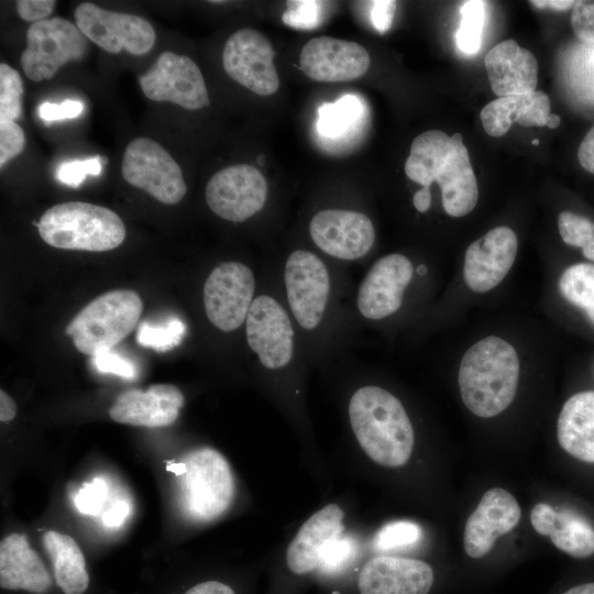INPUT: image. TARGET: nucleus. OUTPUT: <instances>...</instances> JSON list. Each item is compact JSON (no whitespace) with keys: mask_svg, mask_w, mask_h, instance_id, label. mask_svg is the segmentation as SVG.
I'll use <instances>...</instances> for the list:
<instances>
[{"mask_svg":"<svg viewBox=\"0 0 594 594\" xmlns=\"http://www.w3.org/2000/svg\"><path fill=\"white\" fill-rule=\"evenodd\" d=\"M404 168L407 177L422 187L438 183L449 216L463 217L475 208L477 183L460 133L448 135L429 130L419 134L411 143Z\"/></svg>","mask_w":594,"mask_h":594,"instance_id":"obj_1","label":"nucleus"},{"mask_svg":"<svg viewBox=\"0 0 594 594\" xmlns=\"http://www.w3.org/2000/svg\"><path fill=\"white\" fill-rule=\"evenodd\" d=\"M349 417L363 451L387 468L405 465L413 453L410 419L393 394L378 386H363L351 397Z\"/></svg>","mask_w":594,"mask_h":594,"instance_id":"obj_2","label":"nucleus"},{"mask_svg":"<svg viewBox=\"0 0 594 594\" xmlns=\"http://www.w3.org/2000/svg\"><path fill=\"white\" fill-rule=\"evenodd\" d=\"M519 381V359L514 346L491 336L474 343L459 367V388L465 407L475 416L491 418L514 400Z\"/></svg>","mask_w":594,"mask_h":594,"instance_id":"obj_3","label":"nucleus"},{"mask_svg":"<svg viewBox=\"0 0 594 594\" xmlns=\"http://www.w3.org/2000/svg\"><path fill=\"white\" fill-rule=\"evenodd\" d=\"M48 245L89 252L118 248L125 239V226L112 210L84 201H68L48 208L37 224Z\"/></svg>","mask_w":594,"mask_h":594,"instance_id":"obj_4","label":"nucleus"},{"mask_svg":"<svg viewBox=\"0 0 594 594\" xmlns=\"http://www.w3.org/2000/svg\"><path fill=\"white\" fill-rule=\"evenodd\" d=\"M168 469L180 476V505L191 520H212L231 505L233 475L228 461L218 451L210 448L194 450Z\"/></svg>","mask_w":594,"mask_h":594,"instance_id":"obj_5","label":"nucleus"},{"mask_svg":"<svg viewBox=\"0 0 594 594\" xmlns=\"http://www.w3.org/2000/svg\"><path fill=\"white\" fill-rule=\"evenodd\" d=\"M143 309L131 289L105 293L85 306L66 327L75 348L87 355L111 350L130 334Z\"/></svg>","mask_w":594,"mask_h":594,"instance_id":"obj_6","label":"nucleus"},{"mask_svg":"<svg viewBox=\"0 0 594 594\" xmlns=\"http://www.w3.org/2000/svg\"><path fill=\"white\" fill-rule=\"evenodd\" d=\"M87 40L76 24L61 16L32 23L20 57L22 69L33 81L51 79L66 63L85 57Z\"/></svg>","mask_w":594,"mask_h":594,"instance_id":"obj_7","label":"nucleus"},{"mask_svg":"<svg viewBox=\"0 0 594 594\" xmlns=\"http://www.w3.org/2000/svg\"><path fill=\"white\" fill-rule=\"evenodd\" d=\"M121 174L128 184L167 205L179 202L187 191L180 166L148 138H136L127 145Z\"/></svg>","mask_w":594,"mask_h":594,"instance_id":"obj_8","label":"nucleus"},{"mask_svg":"<svg viewBox=\"0 0 594 594\" xmlns=\"http://www.w3.org/2000/svg\"><path fill=\"white\" fill-rule=\"evenodd\" d=\"M74 16L81 33L108 53L145 55L155 44V31L142 16L107 11L90 2L78 4Z\"/></svg>","mask_w":594,"mask_h":594,"instance_id":"obj_9","label":"nucleus"},{"mask_svg":"<svg viewBox=\"0 0 594 594\" xmlns=\"http://www.w3.org/2000/svg\"><path fill=\"white\" fill-rule=\"evenodd\" d=\"M138 80L144 96L154 101H168L186 110H198L210 103L198 65L185 55L163 52Z\"/></svg>","mask_w":594,"mask_h":594,"instance_id":"obj_10","label":"nucleus"},{"mask_svg":"<svg viewBox=\"0 0 594 594\" xmlns=\"http://www.w3.org/2000/svg\"><path fill=\"white\" fill-rule=\"evenodd\" d=\"M255 288L252 271L235 261L215 267L204 286V305L210 322L222 331L238 329L246 319Z\"/></svg>","mask_w":594,"mask_h":594,"instance_id":"obj_11","label":"nucleus"},{"mask_svg":"<svg viewBox=\"0 0 594 594\" xmlns=\"http://www.w3.org/2000/svg\"><path fill=\"white\" fill-rule=\"evenodd\" d=\"M274 55L275 51L264 34L254 29H241L227 40L222 64L233 80L256 95L270 96L279 87Z\"/></svg>","mask_w":594,"mask_h":594,"instance_id":"obj_12","label":"nucleus"},{"mask_svg":"<svg viewBox=\"0 0 594 594\" xmlns=\"http://www.w3.org/2000/svg\"><path fill=\"white\" fill-rule=\"evenodd\" d=\"M205 194L209 208L218 217L243 222L263 208L267 183L254 166L237 164L213 174Z\"/></svg>","mask_w":594,"mask_h":594,"instance_id":"obj_13","label":"nucleus"},{"mask_svg":"<svg viewBox=\"0 0 594 594\" xmlns=\"http://www.w3.org/2000/svg\"><path fill=\"white\" fill-rule=\"evenodd\" d=\"M284 279L290 310L306 330L321 321L330 293V277L324 263L314 253L296 250L287 258Z\"/></svg>","mask_w":594,"mask_h":594,"instance_id":"obj_14","label":"nucleus"},{"mask_svg":"<svg viewBox=\"0 0 594 594\" xmlns=\"http://www.w3.org/2000/svg\"><path fill=\"white\" fill-rule=\"evenodd\" d=\"M246 340L261 364L268 370L286 366L294 353V329L273 297H256L245 319Z\"/></svg>","mask_w":594,"mask_h":594,"instance_id":"obj_15","label":"nucleus"},{"mask_svg":"<svg viewBox=\"0 0 594 594\" xmlns=\"http://www.w3.org/2000/svg\"><path fill=\"white\" fill-rule=\"evenodd\" d=\"M310 237L324 253L341 260H356L373 246L375 230L371 219L358 211L326 209L310 222Z\"/></svg>","mask_w":594,"mask_h":594,"instance_id":"obj_16","label":"nucleus"},{"mask_svg":"<svg viewBox=\"0 0 594 594\" xmlns=\"http://www.w3.org/2000/svg\"><path fill=\"white\" fill-rule=\"evenodd\" d=\"M411 278V262L403 254L392 253L377 260L358 290L360 314L371 320L395 314L402 306L404 292Z\"/></svg>","mask_w":594,"mask_h":594,"instance_id":"obj_17","label":"nucleus"},{"mask_svg":"<svg viewBox=\"0 0 594 594\" xmlns=\"http://www.w3.org/2000/svg\"><path fill=\"white\" fill-rule=\"evenodd\" d=\"M518 250L516 233L501 226L469 245L464 255L463 278L475 293L496 287L512 268Z\"/></svg>","mask_w":594,"mask_h":594,"instance_id":"obj_18","label":"nucleus"},{"mask_svg":"<svg viewBox=\"0 0 594 594\" xmlns=\"http://www.w3.org/2000/svg\"><path fill=\"white\" fill-rule=\"evenodd\" d=\"M370 63V55L362 45L330 36L308 41L299 57L302 72L322 82L356 79L367 72Z\"/></svg>","mask_w":594,"mask_h":594,"instance_id":"obj_19","label":"nucleus"},{"mask_svg":"<svg viewBox=\"0 0 594 594\" xmlns=\"http://www.w3.org/2000/svg\"><path fill=\"white\" fill-rule=\"evenodd\" d=\"M520 517V506L509 492L499 487L486 491L465 522V553L473 559L486 556L496 539L512 531Z\"/></svg>","mask_w":594,"mask_h":594,"instance_id":"obj_20","label":"nucleus"},{"mask_svg":"<svg viewBox=\"0 0 594 594\" xmlns=\"http://www.w3.org/2000/svg\"><path fill=\"white\" fill-rule=\"evenodd\" d=\"M432 583L433 571L429 564L395 556L372 558L358 580L361 594H427Z\"/></svg>","mask_w":594,"mask_h":594,"instance_id":"obj_21","label":"nucleus"},{"mask_svg":"<svg viewBox=\"0 0 594 594\" xmlns=\"http://www.w3.org/2000/svg\"><path fill=\"white\" fill-rule=\"evenodd\" d=\"M184 405L182 392L172 384H156L146 391L131 389L118 396L109 410L120 424L157 428L172 425Z\"/></svg>","mask_w":594,"mask_h":594,"instance_id":"obj_22","label":"nucleus"},{"mask_svg":"<svg viewBox=\"0 0 594 594\" xmlns=\"http://www.w3.org/2000/svg\"><path fill=\"white\" fill-rule=\"evenodd\" d=\"M491 88L498 97L536 91L538 63L535 55L514 40L496 44L484 58Z\"/></svg>","mask_w":594,"mask_h":594,"instance_id":"obj_23","label":"nucleus"},{"mask_svg":"<svg viewBox=\"0 0 594 594\" xmlns=\"http://www.w3.org/2000/svg\"><path fill=\"white\" fill-rule=\"evenodd\" d=\"M343 510L336 504H328L315 513L287 548L288 569L298 575L318 570L324 547L343 532Z\"/></svg>","mask_w":594,"mask_h":594,"instance_id":"obj_24","label":"nucleus"},{"mask_svg":"<svg viewBox=\"0 0 594 594\" xmlns=\"http://www.w3.org/2000/svg\"><path fill=\"white\" fill-rule=\"evenodd\" d=\"M530 521L539 535L548 536L564 553L578 559L594 554V527L579 514L538 503L531 509Z\"/></svg>","mask_w":594,"mask_h":594,"instance_id":"obj_25","label":"nucleus"},{"mask_svg":"<svg viewBox=\"0 0 594 594\" xmlns=\"http://www.w3.org/2000/svg\"><path fill=\"white\" fill-rule=\"evenodd\" d=\"M51 576L24 535L11 534L0 543V586L43 594L51 587Z\"/></svg>","mask_w":594,"mask_h":594,"instance_id":"obj_26","label":"nucleus"},{"mask_svg":"<svg viewBox=\"0 0 594 594\" xmlns=\"http://www.w3.org/2000/svg\"><path fill=\"white\" fill-rule=\"evenodd\" d=\"M550 114V100L543 91L499 97L481 110V121L491 136H502L516 122L521 127H544Z\"/></svg>","mask_w":594,"mask_h":594,"instance_id":"obj_27","label":"nucleus"},{"mask_svg":"<svg viewBox=\"0 0 594 594\" xmlns=\"http://www.w3.org/2000/svg\"><path fill=\"white\" fill-rule=\"evenodd\" d=\"M557 437L568 454L594 463V391L576 393L564 403L558 417Z\"/></svg>","mask_w":594,"mask_h":594,"instance_id":"obj_28","label":"nucleus"},{"mask_svg":"<svg viewBox=\"0 0 594 594\" xmlns=\"http://www.w3.org/2000/svg\"><path fill=\"white\" fill-rule=\"evenodd\" d=\"M43 546L51 558L57 585L65 594H82L89 584L84 554L68 535L50 530Z\"/></svg>","mask_w":594,"mask_h":594,"instance_id":"obj_29","label":"nucleus"},{"mask_svg":"<svg viewBox=\"0 0 594 594\" xmlns=\"http://www.w3.org/2000/svg\"><path fill=\"white\" fill-rule=\"evenodd\" d=\"M364 116L360 97L346 94L334 102H324L319 107L316 128L321 138L340 141L358 131Z\"/></svg>","mask_w":594,"mask_h":594,"instance_id":"obj_30","label":"nucleus"},{"mask_svg":"<svg viewBox=\"0 0 594 594\" xmlns=\"http://www.w3.org/2000/svg\"><path fill=\"white\" fill-rule=\"evenodd\" d=\"M561 296L584 312L594 324V264L576 263L566 267L558 282Z\"/></svg>","mask_w":594,"mask_h":594,"instance_id":"obj_31","label":"nucleus"},{"mask_svg":"<svg viewBox=\"0 0 594 594\" xmlns=\"http://www.w3.org/2000/svg\"><path fill=\"white\" fill-rule=\"evenodd\" d=\"M559 233L563 242L580 248L585 258L594 264V222L572 211H562L558 217Z\"/></svg>","mask_w":594,"mask_h":594,"instance_id":"obj_32","label":"nucleus"},{"mask_svg":"<svg viewBox=\"0 0 594 594\" xmlns=\"http://www.w3.org/2000/svg\"><path fill=\"white\" fill-rule=\"evenodd\" d=\"M484 1H466L461 8V23L455 34L460 51L474 54L481 47L485 19Z\"/></svg>","mask_w":594,"mask_h":594,"instance_id":"obj_33","label":"nucleus"},{"mask_svg":"<svg viewBox=\"0 0 594 594\" xmlns=\"http://www.w3.org/2000/svg\"><path fill=\"white\" fill-rule=\"evenodd\" d=\"M184 332L185 324L176 318L169 319L165 324L143 322L138 328L136 341L142 346L165 352L180 343Z\"/></svg>","mask_w":594,"mask_h":594,"instance_id":"obj_34","label":"nucleus"},{"mask_svg":"<svg viewBox=\"0 0 594 594\" xmlns=\"http://www.w3.org/2000/svg\"><path fill=\"white\" fill-rule=\"evenodd\" d=\"M23 82L18 70L0 64V121H15L22 113Z\"/></svg>","mask_w":594,"mask_h":594,"instance_id":"obj_35","label":"nucleus"},{"mask_svg":"<svg viewBox=\"0 0 594 594\" xmlns=\"http://www.w3.org/2000/svg\"><path fill=\"white\" fill-rule=\"evenodd\" d=\"M420 526L409 520H396L383 526L376 534L374 547L387 551L408 548L421 539Z\"/></svg>","mask_w":594,"mask_h":594,"instance_id":"obj_36","label":"nucleus"},{"mask_svg":"<svg viewBox=\"0 0 594 594\" xmlns=\"http://www.w3.org/2000/svg\"><path fill=\"white\" fill-rule=\"evenodd\" d=\"M355 551L354 541L341 535L324 547L318 570L327 574L337 573L350 564Z\"/></svg>","mask_w":594,"mask_h":594,"instance_id":"obj_37","label":"nucleus"},{"mask_svg":"<svg viewBox=\"0 0 594 594\" xmlns=\"http://www.w3.org/2000/svg\"><path fill=\"white\" fill-rule=\"evenodd\" d=\"M322 4L320 1H288L282 20L292 28L311 30L321 21Z\"/></svg>","mask_w":594,"mask_h":594,"instance_id":"obj_38","label":"nucleus"},{"mask_svg":"<svg viewBox=\"0 0 594 594\" xmlns=\"http://www.w3.org/2000/svg\"><path fill=\"white\" fill-rule=\"evenodd\" d=\"M102 169V157L97 155L87 160L62 163L56 169V178L70 187H78L87 175L98 176Z\"/></svg>","mask_w":594,"mask_h":594,"instance_id":"obj_39","label":"nucleus"},{"mask_svg":"<svg viewBox=\"0 0 594 594\" xmlns=\"http://www.w3.org/2000/svg\"><path fill=\"white\" fill-rule=\"evenodd\" d=\"M107 484L101 477H96L85 483L75 496L77 509L87 515H97L101 510L107 498Z\"/></svg>","mask_w":594,"mask_h":594,"instance_id":"obj_40","label":"nucleus"},{"mask_svg":"<svg viewBox=\"0 0 594 594\" xmlns=\"http://www.w3.org/2000/svg\"><path fill=\"white\" fill-rule=\"evenodd\" d=\"M25 135L22 128L11 120L0 121V167L16 157L24 148Z\"/></svg>","mask_w":594,"mask_h":594,"instance_id":"obj_41","label":"nucleus"},{"mask_svg":"<svg viewBox=\"0 0 594 594\" xmlns=\"http://www.w3.org/2000/svg\"><path fill=\"white\" fill-rule=\"evenodd\" d=\"M571 25L579 40L594 44V1H575L571 12Z\"/></svg>","mask_w":594,"mask_h":594,"instance_id":"obj_42","label":"nucleus"},{"mask_svg":"<svg viewBox=\"0 0 594 594\" xmlns=\"http://www.w3.org/2000/svg\"><path fill=\"white\" fill-rule=\"evenodd\" d=\"M95 367L101 373H109L127 380L135 378L138 371L134 364L111 350L97 353L91 356Z\"/></svg>","mask_w":594,"mask_h":594,"instance_id":"obj_43","label":"nucleus"},{"mask_svg":"<svg viewBox=\"0 0 594 594\" xmlns=\"http://www.w3.org/2000/svg\"><path fill=\"white\" fill-rule=\"evenodd\" d=\"M84 109L85 106L80 100L66 99L61 103L42 102L37 108V113L44 122H53L77 118Z\"/></svg>","mask_w":594,"mask_h":594,"instance_id":"obj_44","label":"nucleus"},{"mask_svg":"<svg viewBox=\"0 0 594 594\" xmlns=\"http://www.w3.org/2000/svg\"><path fill=\"white\" fill-rule=\"evenodd\" d=\"M54 0H19L15 8L19 16L26 22H41L47 20L55 8Z\"/></svg>","mask_w":594,"mask_h":594,"instance_id":"obj_45","label":"nucleus"},{"mask_svg":"<svg viewBox=\"0 0 594 594\" xmlns=\"http://www.w3.org/2000/svg\"><path fill=\"white\" fill-rule=\"evenodd\" d=\"M371 21L378 33H385L392 25L396 10V1L382 0L371 2Z\"/></svg>","mask_w":594,"mask_h":594,"instance_id":"obj_46","label":"nucleus"},{"mask_svg":"<svg viewBox=\"0 0 594 594\" xmlns=\"http://www.w3.org/2000/svg\"><path fill=\"white\" fill-rule=\"evenodd\" d=\"M578 160L585 170L594 174V125L585 134L579 146Z\"/></svg>","mask_w":594,"mask_h":594,"instance_id":"obj_47","label":"nucleus"},{"mask_svg":"<svg viewBox=\"0 0 594 594\" xmlns=\"http://www.w3.org/2000/svg\"><path fill=\"white\" fill-rule=\"evenodd\" d=\"M130 510L127 502L118 501L102 514V522L108 527H117L122 524Z\"/></svg>","mask_w":594,"mask_h":594,"instance_id":"obj_48","label":"nucleus"},{"mask_svg":"<svg viewBox=\"0 0 594 594\" xmlns=\"http://www.w3.org/2000/svg\"><path fill=\"white\" fill-rule=\"evenodd\" d=\"M185 594H235L233 590L218 581H206L189 588Z\"/></svg>","mask_w":594,"mask_h":594,"instance_id":"obj_49","label":"nucleus"},{"mask_svg":"<svg viewBox=\"0 0 594 594\" xmlns=\"http://www.w3.org/2000/svg\"><path fill=\"white\" fill-rule=\"evenodd\" d=\"M16 415V406L14 400L3 391H0V420L7 422L12 420Z\"/></svg>","mask_w":594,"mask_h":594,"instance_id":"obj_50","label":"nucleus"},{"mask_svg":"<svg viewBox=\"0 0 594 594\" xmlns=\"http://www.w3.org/2000/svg\"><path fill=\"white\" fill-rule=\"evenodd\" d=\"M529 3H531L536 8H541V9L549 8V9L562 11V10H568V9L573 8L575 1H572V0H534V1H529Z\"/></svg>","mask_w":594,"mask_h":594,"instance_id":"obj_51","label":"nucleus"},{"mask_svg":"<svg viewBox=\"0 0 594 594\" xmlns=\"http://www.w3.org/2000/svg\"><path fill=\"white\" fill-rule=\"evenodd\" d=\"M413 202L415 208L419 212H425L429 209L431 205V194H430V187H422L413 197Z\"/></svg>","mask_w":594,"mask_h":594,"instance_id":"obj_52","label":"nucleus"},{"mask_svg":"<svg viewBox=\"0 0 594 594\" xmlns=\"http://www.w3.org/2000/svg\"><path fill=\"white\" fill-rule=\"evenodd\" d=\"M563 594H594V582L574 586Z\"/></svg>","mask_w":594,"mask_h":594,"instance_id":"obj_53","label":"nucleus"},{"mask_svg":"<svg viewBox=\"0 0 594 594\" xmlns=\"http://www.w3.org/2000/svg\"><path fill=\"white\" fill-rule=\"evenodd\" d=\"M560 123H561V118L556 113H550L547 119L546 127L550 129H556L560 125Z\"/></svg>","mask_w":594,"mask_h":594,"instance_id":"obj_54","label":"nucleus"},{"mask_svg":"<svg viewBox=\"0 0 594 594\" xmlns=\"http://www.w3.org/2000/svg\"><path fill=\"white\" fill-rule=\"evenodd\" d=\"M531 143H532V145H538V144H539V140L534 139V140L531 141Z\"/></svg>","mask_w":594,"mask_h":594,"instance_id":"obj_55","label":"nucleus"}]
</instances>
